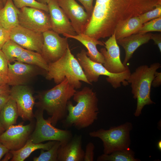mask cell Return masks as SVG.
I'll return each instance as SVG.
<instances>
[{"label": "cell", "instance_id": "obj_1", "mask_svg": "<svg viewBox=\"0 0 161 161\" xmlns=\"http://www.w3.org/2000/svg\"><path fill=\"white\" fill-rule=\"evenodd\" d=\"M161 4V0H96L84 34L97 40L109 37L118 26Z\"/></svg>", "mask_w": 161, "mask_h": 161}, {"label": "cell", "instance_id": "obj_2", "mask_svg": "<svg viewBox=\"0 0 161 161\" xmlns=\"http://www.w3.org/2000/svg\"><path fill=\"white\" fill-rule=\"evenodd\" d=\"M77 104L74 106L69 100L67 104L68 114L62 121L63 127L74 126L78 130L87 128L97 119L98 99L92 89L84 87L76 91L73 96Z\"/></svg>", "mask_w": 161, "mask_h": 161}, {"label": "cell", "instance_id": "obj_3", "mask_svg": "<svg viewBox=\"0 0 161 161\" xmlns=\"http://www.w3.org/2000/svg\"><path fill=\"white\" fill-rule=\"evenodd\" d=\"M67 78L52 89L42 91L38 96V109L45 111L50 116L48 119L55 126L68 114L67 104L76 92Z\"/></svg>", "mask_w": 161, "mask_h": 161}, {"label": "cell", "instance_id": "obj_4", "mask_svg": "<svg viewBox=\"0 0 161 161\" xmlns=\"http://www.w3.org/2000/svg\"><path fill=\"white\" fill-rule=\"evenodd\" d=\"M48 69L46 78L53 80L58 84L66 78L75 89L80 88V81L89 84L78 59L72 53L69 46L63 55L55 62L48 64Z\"/></svg>", "mask_w": 161, "mask_h": 161}, {"label": "cell", "instance_id": "obj_5", "mask_svg": "<svg viewBox=\"0 0 161 161\" xmlns=\"http://www.w3.org/2000/svg\"><path fill=\"white\" fill-rule=\"evenodd\" d=\"M161 67L159 63H154L150 66L143 65L138 66L131 73L127 81L130 84L133 97L137 100V106L134 115L137 117L146 105L155 103L151 98L152 82L157 70Z\"/></svg>", "mask_w": 161, "mask_h": 161}, {"label": "cell", "instance_id": "obj_6", "mask_svg": "<svg viewBox=\"0 0 161 161\" xmlns=\"http://www.w3.org/2000/svg\"><path fill=\"white\" fill-rule=\"evenodd\" d=\"M132 128L131 123L127 122L107 130L100 129L90 132L89 135L91 137L100 139L103 143V154H109L129 148L131 144L130 133Z\"/></svg>", "mask_w": 161, "mask_h": 161}, {"label": "cell", "instance_id": "obj_7", "mask_svg": "<svg viewBox=\"0 0 161 161\" xmlns=\"http://www.w3.org/2000/svg\"><path fill=\"white\" fill-rule=\"evenodd\" d=\"M85 49H82L77 54L76 56L90 83L97 81L100 76L103 75L108 77L106 78V81L114 89L120 87L121 83L124 86L128 84L127 80L130 74L129 70L119 73H111L102 64L91 60L87 55Z\"/></svg>", "mask_w": 161, "mask_h": 161}, {"label": "cell", "instance_id": "obj_8", "mask_svg": "<svg viewBox=\"0 0 161 161\" xmlns=\"http://www.w3.org/2000/svg\"><path fill=\"white\" fill-rule=\"evenodd\" d=\"M44 111L38 109L34 114L36 119L35 127L29 138L35 143L46 141H58L61 145L67 143L73 137L72 132L60 129L53 126L48 118L46 120L44 118Z\"/></svg>", "mask_w": 161, "mask_h": 161}, {"label": "cell", "instance_id": "obj_9", "mask_svg": "<svg viewBox=\"0 0 161 161\" xmlns=\"http://www.w3.org/2000/svg\"><path fill=\"white\" fill-rule=\"evenodd\" d=\"M48 13L38 8L24 7L19 9V25L35 32L43 33L51 30Z\"/></svg>", "mask_w": 161, "mask_h": 161}, {"label": "cell", "instance_id": "obj_10", "mask_svg": "<svg viewBox=\"0 0 161 161\" xmlns=\"http://www.w3.org/2000/svg\"><path fill=\"white\" fill-rule=\"evenodd\" d=\"M43 43L41 55L49 64L60 58L69 46L66 38L62 37L52 30L43 33Z\"/></svg>", "mask_w": 161, "mask_h": 161}, {"label": "cell", "instance_id": "obj_11", "mask_svg": "<svg viewBox=\"0 0 161 161\" xmlns=\"http://www.w3.org/2000/svg\"><path fill=\"white\" fill-rule=\"evenodd\" d=\"M32 122L26 125L22 123L12 125L0 135V142L9 150L21 148L29 138L33 128Z\"/></svg>", "mask_w": 161, "mask_h": 161}, {"label": "cell", "instance_id": "obj_12", "mask_svg": "<svg viewBox=\"0 0 161 161\" xmlns=\"http://www.w3.org/2000/svg\"><path fill=\"white\" fill-rule=\"evenodd\" d=\"M70 21L77 34L84 33L91 16L75 0H56Z\"/></svg>", "mask_w": 161, "mask_h": 161}, {"label": "cell", "instance_id": "obj_13", "mask_svg": "<svg viewBox=\"0 0 161 161\" xmlns=\"http://www.w3.org/2000/svg\"><path fill=\"white\" fill-rule=\"evenodd\" d=\"M10 94L16 103L19 116L24 120H32L35 102L30 89L24 85L12 86Z\"/></svg>", "mask_w": 161, "mask_h": 161}, {"label": "cell", "instance_id": "obj_14", "mask_svg": "<svg viewBox=\"0 0 161 161\" xmlns=\"http://www.w3.org/2000/svg\"><path fill=\"white\" fill-rule=\"evenodd\" d=\"M104 43L105 48H101L100 51L104 57L103 65L105 68L114 73L122 72L129 68L121 61L120 48L114 32Z\"/></svg>", "mask_w": 161, "mask_h": 161}, {"label": "cell", "instance_id": "obj_15", "mask_svg": "<svg viewBox=\"0 0 161 161\" xmlns=\"http://www.w3.org/2000/svg\"><path fill=\"white\" fill-rule=\"evenodd\" d=\"M10 39L24 49L41 53L43 43L42 33L19 25L11 30Z\"/></svg>", "mask_w": 161, "mask_h": 161}, {"label": "cell", "instance_id": "obj_16", "mask_svg": "<svg viewBox=\"0 0 161 161\" xmlns=\"http://www.w3.org/2000/svg\"><path fill=\"white\" fill-rule=\"evenodd\" d=\"M47 5L51 30L59 34L77 35L70 21L56 0H51Z\"/></svg>", "mask_w": 161, "mask_h": 161}, {"label": "cell", "instance_id": "obj_17", "mask_svg": "<svg viewBox=\"0 0 161 161\" xmlns=\"http://www.w3.org/2000/svg\"><path fill=\"white\" fill-rule=\"evenodd\" d=\"M38 67L17 61L13 64L8 63L7 84L12 86L24 85L37 74Z\"/></svg>", "mask_w": 161, "mask_h": 161}, {"label": "cell", "instance_id": "obj_18", "mask_svg": "<svg viewBox=\"0 0 161 161\" xmlns=\"http://www.w3.org/2000/svg\"><path fill=\"white\" fill-rule=\"evenodd\" d=\"M82 136L75 135L67 143L61 145L57 161H84V151L82 147Z\"/></svg>", "mask_w": 161, "mask_h": 161}, {"label": "cell", "instance_id": "obj_19", "mask_svg": "<svg viewBox=\"0 0 161 161\" xmlns=\"http://www.w3.org/2000/svg\"><path fill=\"white\" fill-rule=\"evenodd\" d=\"M152 33H136L117 40L118 44L124 49L125 56L123 64H126L132 57L135 51L141 45L148 43L151 39Z\"/></svg>", "mask_w": 161, "mask_h": 161}, {"label": "cell", "instance_id": "obj_20", "mask_svg": "<svg viewBox=\"0 0 161 161\" xmlns=\"http://www.w3.org/2000/svg\"><path fill=\"white\" fill-rule=\"evenodd\" d=\"M63 35L67 38H73L80 42L87 49V51L86 52V54L91 60L103 64L104 57L97 48V45H98L104 46L103 42L97 40L84 33L74 35L65 33Z\"/></svg>", "mask_w": 161, "mask_h": 161}, {"label": "cell", "instance_id": "obj_21", "mask_svg": "<svg viewBox=\"0 0 161 161\" xmlns=\"http://www.w3.org/2000/svg\"><path fill=\"white\" fill-rule=\"evenodd\" d=\"M19 9L16 7L12 0H7L4 7L0 10V24L10 30L19 25Z\"/></svg>", "mask_w": 161, "mask_h": 161}, {"label": "cell", "instance_id": "obj_22", "mask_svg": "<svg viewBox=\"0 0 161 161\" xmlns=\"http://www.w3.org/2000/svg\"><path fill=\"white\" fill-rule=\"evenodd\" d=\"M56 141H49L45 143H33L29 138L21 148L16 150H10L13 156L12 161H23L34 151L38 149L49 150L55 144Z\"/></svg>", "mask_w": 161, "mask_h": 161}, {"label": "cell", "instance_id": "obj_23", "mask_svg": "<svg viewBox=\"0 0 161 161\" xmlns=\"http://www.w3.org/2000/svg\"><path fill=\"white\" fill-rule=\"evenodd\" d=\"M19 116L16 103L11 97L0 112V120L5 130L16 124Z\"/></svg>", "mask_w": 161, "mask_h": 161}, {"label": "cell", "instance_id": "obj_24", "mask_svg": "<svg viewBox=\"0 0 161 161\" xmlns=\"http://www.w3.org/2000/svg\"><path fill=\"white\" fill-rule=\"evenodd\" d=\"M143 24L138 16L129 19L116 28L114 32L116 40L137 33Z\"/></svg>", "mask_w": 161, "mask_h": 161}, {"label": "cell", "instance_id": "obj_25", "mask_svg": "<svg viewBox=\"0 0 161 161\" xmlns=\"http://www.w3.org/2000/svg\"><path fill=\"white\" fill-rule=\"evenodd\" d=\"M16 61L35 66L46 72L48 69V64L41 54L35 51L24 49Z\"/></svg>", "mask_w": 161, "mask_h": 161}, {"label": "cell", "instance_id": "obj_26", "mask_svg": "<svg viewBox=\"0 0 161 161\" xmlns=\"http://www.w3.org/2000/svg\"><path fill=\"white\" fill-rule=\"evenodd\" d=\"M97 161H140L135 158V153L131 149L114 151L110 154H103L98 156Z\"/></svg>", "mask_w": 161, "mask_h": 161}, {"label": "cell", "instance_id": "obj_27", "mask_svg": "<svg viewBox=\"0 0 161 161\" xmlns=\"http://www.w3.org/2000/svg\"><path fill=\"white\" fill-rule=\"evenodd\" d=\"M24 48L10 39L3 46L1 50L8 63L16 61L20 56Z\"/></svg>", "mask_w": 161, "mask_h": 161}, {"label": "cell", "instance_id": "obj_28", "mask_svg": "<svg viewBox=\"0 0 161 161\" xmlns=\"http://www.w3.org/2000/svg\"><path fill=\"white\" fill-rule=\"evenodd\" d=\"M61 145L59 141H56L53 146L47 151L41 149V153L38 157L33 159L34 161H57L58 149Z\"/></svg>", "mask_w": 161, "mask_h": 161}, {"label": "cell", "instance_id": "obj_29", "mask_svg": "<svg viewBox=\"0 0 161 161\" xmlns=\"http://www.w3.org/2000/svg\"><path fill=\"white\" fill-rule=\"evenodd\" d=\"M16 7L18 9L24 7H34L49 13L47 4L40 3L36 0H12Z\"/></svg>", "mask_w": 161, "mask_h": 161}, {"label": "cell", "instance_id": "obj_30", "mask_svg": "<svg viewBox=\"0 0 161 161\" xmlns=\"http://www.w3.org/2000/svg\"><path fill=\"white\" fill-rule=\"evenodd\" d=\"M152 31H161V17L144 23L137 33H145Z\"/></svg>", "mask_w": 161, "mask_h": 161}, {"label": "cell", "instance_id": "obj_31", "mask_svg": "<svg viewBox=\"0 0 161 161\" xmlns=\"http://www.w3.org/2000/svg\"><path fill=\"white\" fill-rule=\"evenodd\" d=\"M142 24L152 19L161 17V4L153 10L148 11L138 16Z\"/></svg>", "mask_w": 161, "mask_h": 161}, {"label": "cell", "instance_id": "obj_32", "mask_svg": "<svg viewBox=\"0 0 161 161\" xmlns=\"http://www.w3.org/2000/svg\"><path fill=\"white\" fill-rule=\"evenodd\" d=\"M8 62L1 49H0V76L7 81Z\"/></svg>", "mask_w": 161, "mask_h": 161}, {"label": "cell", "instance_id": "obj_33", "mask_svg": "<svg viewBox=\"0 0 161 161\" xmlns=\"http://www.w3.org/2000/svg\"><path fill=\"white\" fill-rule=\"evenodd\" d=\"M95 148L94 145L92 143L89 142L87 144L84 151V161L94 160Z\"/></svg>", "mask_w": 161, "mask_h": 161}, {"label": "cell", "instance_id": "obj_34", "mask_svg": "<svg viewBox=\"0 0 161 161\" xmlns=\"http://www.w3.org/2000/svg\"><path fill=\"white\" fill-rule=\"evenodd\" d=\"M11 31L4 28L0 24V49L5 43L10 39Z\"/></svg>", "mask_w": 161, "mask_h": 161}, {"label": "cell", "instance_id": "obj_35", "mask_svg": "<svg viewBox=\"0 0 161 161\" xmlns=\"http://www.w3.org/2000/svg\"><path fill=\"white\" fill-rule=\"evenodd\" d=\"M83 5L85 10L91 16L92 12L93 0H77Z\"/></svg>", "mask_w": 161, "mask_h": 161}, {"label": "cell", "instance_id": "obj_36", "mask_svg": "<svg viewBox=\"0 0 161 161\" xmlns=\"http://www.w3.org/2000/svg\"><path fill=\"white\" fill-rule=\"evenodd\" d=\"M10 93L0 95V112L10 98Z\"/></svg>", "mask_w": 161, "mask_h": 161}, {"label": "cell", "instance_id": "obj_37", "mask_svg": "<svg viewBox=\"0 0 161 161\" xmlns=\"http://www.w3.org/2000/svg\"><path fill=\"white\" fill-rule=\"evenodd\" d=\"M161 84V72L157 71L154 74V76L152 80L151 86L154 87L159 86Z\"/></svg>", "mask_w": 161, "mask_h": 161}, {"label": "cell", "instance_id": "obj_38", "mask_svg": "<svg viewBox=\"0 0 161 161\" xmlns=\"http://www.w3.org/2000/svg\"><path fill=\"white\" fill-rule=\"evenodd\" d=\"M151 39H152L155 44L157 45L160 50L161 52V35L160 34H153L152 33Z\"/></svg>", "mask_w": 161, "mask_h": 161}, {"label": "cell", "instance_id": "obj_39", "mask_svg": "<svg viewBox=\"0 0 161 161\" xmlns=\"http://www.w3.org/2000/svg\"><path fill=\"white\" fill-rule=\"evenodd\" d=\"M9 151L8 148L0 142V160L5 154Z\"/></svg>", "mask_w": 161, "mask_h": 161}, {"label": "cell", "instance_id": "obj_40", "mask_svg": "<svg viewBox=\"0 0 161 161\" xmlns=\"http://www.w3.org/2000/svg\"><path fill=\"white\" fill-rule=\"evenodd\" d=\"M10 90L9 85L7 84L1 86H0V95L10 93Z\"/></svg>", "mask_w": 161, "mask_h": 161}, {"label": "cell", "instance_id": "obj_41", "mask_svg": "<svg viewBox=\"0 0 161 161\" xmlns=\"http://www.w3.org/2000/svg\"><path fill=\"white\" fill-rule=\"evenodd\" d=\"M7 80L0 76V86L7 84Z\"/></svg>", "mask_w": 161, "mask_h": 161}, {"label": "cell", "instance_id": "obj_42", "mask_svg": "<svg viewBox=\"0 0 161 161\" xmlns=\"http://www.w3.org/2000/svg\"><path fill=\"white\" fill-rule=\"evenodd\" d=\"M5 130V129L2 126L0 120V135L2 134Z\"/></svg>", "mask_w": 161, "mask_h": 161}, {"label": "cell", "instance_id": "obj_43", "mask_svg": "<svg viewBox=\"0 0 161 161\" xmlns=\"http://www.w3.org/2000/svg\"><path fill=\"white\" fill-rule=\"evenodd\" d=\"M51 0H38V1L44 4H47Z\"/></svg>", "mask_w": 161, "mask_h": 161}, {"label": "cell", "instance_id": "obj_44", "mask_svg": "<svg viewBox=\"0 0 161 161\" xmlns=\"http://www.w3.org/2000/svg\"><path fill=\"white\" fill-rule=\"evenodd\" d=\"M157 147L161 151V141L159 140L157 144Z\"/></svg>", "mask_w": 161, "mask_h": 161}, {"label": "cell", "instance_id": "obj_45", "mask_svg": "<svg viewBox=\"0 0 161 161\" xmlns=\"http://www.w3.org/2000/svg\"><path fill=\"white\" fill-rule=\"evenodd\" d=\"M4 4L2 0H0V10L4 7Z\"/></svg>", "mask_w": 161, "mask_h": 161}, {"label": "cell", "instance_id": "obj_46", "mask_svg": "<svg viewBox=\"0 0 161 161\" xmlns=\"http://www.w3.org/2000/svg\"><path fill=\"white\" fill-rule=\"evenodd\" d=\"M7 0H2L3 2H4V5L5 4L6 2V1H7Z\"/></svg>", "mask_w": 161, "mask_h": 161}]
</instances>
